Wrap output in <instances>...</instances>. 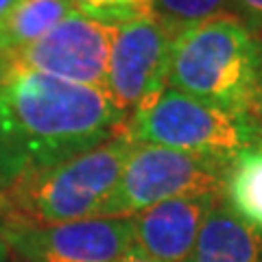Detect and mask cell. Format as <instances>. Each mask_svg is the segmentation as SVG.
Segmentation results:
<instances>
[{
    "label": "cell",
    "mask_w": 262,
    "mask_h": 262,
    "mask_svg": "<svg viewBox=\"0 0 262 262\" xmlns=\"http://www.w3.org/2000/svg\"><path fill=\"white\" fill-rule=\"evenodd\" d=\"M125 114L107 90L77 85L5 59L0 63V186L103 144L125 127Z\"/></svg>",
    "instance_id": "1"
},
{
    "label": "cell",
    "mask_w": 262,
    "mask_h": 262,
    "mask_svg": "<svg viewBox=\"0 0 262 262\" xmlns=\"http://www.w3.org/2000/svg\"><path fill=\"white\" fill-rule=\"evenodd\" d=\"M134 144L122 127L110 140L77 158L3 184L0 238L101 216Z\"/></svg>",
    "instance_id": "2"
},
{
    "label": "cell",
    "mask_w": 262,
    "mask_h": 262,
    "mask_svg": "<svg viewBox=\"0 0 262 262\" xmlns=\"http://www.w3.org/2000/svg\"><path fill=\"white\" fill-rule=\"evenodd\" d=\"M258 39L232 13L216 15L173 37L168 88L253 118Z\"/></svg>",
    "instance_id": "3"
},
{
    "label": "cell",
    "mask_w": 262,
    "mask_h": 262,
    "mask_svg": "<svg viewBox=\"0 0 262 262\" xmlns=\"http://www.w3.org/2000/svg\"><path fill=\"white\" fill-rule=\"evenodd\" d=\"M125 131L134 142L227 162L262 140V127L256 118L216 107L173 88H164L138 105L125 122Z\"/></svg>",
    "instance_id": "4"
},
{
    "label": "cell",
    "mask_w": 262,
    "mask_h": 262,
    "mask_svg": "<svg viewBox=\"0 0 262 262\" xmlns=\"http://www.w3.org/2000/svg\"><path fill=\"white\" fill-rule=\"evenodd\" d=\"M229 162L136 142L101 216H134L182 196H223Z\"/></svg>",
    "instance_id": "5"
},
{
    "label": "cell",
    "mask_w": 262,
    "mask_h": 262,
    "mask_svg": "<svg viewBox=\"0 0 262 262\" xmlns=\"http://www.w3.org/2000/svg\"><path fill=\"white\" fill-rule=\"evenodd\" d=\"M116 27L72 11L9 61L77 85L107 90Z\"/></svg>",
    "instance_id": "6"
},
{
    "label": "cell",
    "mask_w": 262,
    "mask_h": 262,
    "mask_svg": "<svg viewBox=\"0 0 262 262\" xmlns=\"http://www.w3.org/2000/svg\"><path fill=\"white\" fill-rule=\"evenodd\" d=\"M173 37L175 33H170L155 15L116 27L107 92L125 112L136 110L168 88Z\"/></svg>",
    "instance_id": "7"
},
{
    "label": "cell",
    "mask_w": 262,
    "mask_h": 262,
    "mask_svg": "<svg viewBox=\"0 0 262 262\" xmlns=\"http://www.w3.org/2000/svg\"><path fill=\"white\" fill-rule=\"evenodd\" d=\"M33 262H118L136 251L131 216H94L7 238Z\"/></svg>",
    "instance_id": "8"
},
{
    "label": "cell",
    "mask_w": 262,
    "mask_h": 262,
    "mask_svg": "<svg viewBox=\"0 0 262 262\" xmlns=\"http://www.w3.org/2000/svg\"><path fill=\"white\" fill-rule=\"evenodd\" d=\"M221 196H182L131 216L136 251L158 262H184Z\"/></svg>",
    "instance_id": "9"
},
{
    "label": "cell",
    "mask_w": 262,
    "mask_h": 262,
    "mask_svg": "<svg viewBox=\"0 0 262 262\" xmlns=\"http://www.w3.org/2000/svg\"><path fill=\"white\" fill-rule=\"evenodd\" d=\"M184 262H262V234L219 201Z\"/></svg>",
    "instance_id": "10"
},
{
    "label": "cell",
    "mask_w": 262,
    "mask_h": 262,
    "mask_svg": "<svg viewBox=\"0 0 262 262\" xmlns=\"http://www.w3.org/2000/svg\"><path fill=\"white\" fill-rule=\"evenodd\" d=\"M72 11L70 0H22L0 27V57H15Z\"/></svg>",
    "instance_id": "11"
},
{
    "label": "cell",
    "mask_w": 262,
    "mask_h": 262,
    "mask_svg": "<svg viewBox=\"0 0 262 262\" xmlns=\"http://www.w3.org/2000/svg\"><path fill=\"white\" fill-rule=\"evenodd\" d=\"M223 194L229 210L262 234V140L229 162Z\"/></svg>",
    "instance_id": "12"
},
{
    "label": "cell",
    "mask_w": 262,
    "mask_h": 262,
    "mask_svg": "<svg viewBox=\"0 0 262 262\" xmlns=\"http://www.w3.org/2000/svg\"><path fill=\"white\" fill-rule=\"evenodd\" d=\"M153 11L170 33L212 20L232 9V0H151Z\"/></svg>",
    "instance_id": "13"
},
{
    "label": "cell",
    "mask_w": 262,
    "mask_h": 262,
    "mask_svg": "<svg viewBox=\"0 0 262 262\" xmlns=\"http://www.w3.org/2000/svg\"><path fill=\"white\" fill-rule=\"evenodd\" d=\"M70 3L75 11L112 27L155 15L151 0H70Z\"/></svg>",
    "instance_id": "14"
},
{
    "label": "cell",
    "mask_w": 262,
    "mask_h": 262,
    "mask_svg": "<svg viewBox=\"0 0 262 262\" xmlns=\"http://www.w3.org/2000/svg\"><path fill=\"white\" fill-rule=\"evenodd\" d=\"M229 11L256 37L262 35V0H232V9Z\"/></svg>",
    "instance_id": "15"
},
{
    "label": "cell",
    "mask_w": 262,
    "mask_h": 262,
    "mask_svg": "<svg viewBox=\"0 0 262 262\" xmlns=\"http://www.w3.org/2000/svg\"><path fill=\"white\" fill-rule=\"evenodd\" d=\"M258 39V77H256V101H253V118L262 120V39Z\"/></svg>",
    "instance_id": "16"
},
{
    "label": "cell",
    "mask_w": 262,
    "mask_h": 262,
    "mask_svg": "<svg viewBox=\"0 0 262 262\" xmlns=\"http://www.w3.org/2000/svg\"><path fill=\"white\" fill-rule=\"evenodd\" d=\"M22 3V0H0V27L7 22V18L13 13V9Z\"/></svg>",
    "instance_id": "17"
},
{
    "label": "cell",
    "mask_w": 262,
    "mask_h": 262,
    "mask_svg": "<svg viewBox=\"0 0 262 262\" xmlns=\"http://www.w3.org/2000/svg\"><path fill=\"white\" fill-rule=\"evenodd\" d=\"M118 262H158V260H151V258H146V256H142L140 251H131V253H127L122 260H118Z\"/></svg>",
    "instance_id": "18"
},
{
    "label": "cell",
    "mask_w": 262,
    "mask_h": 262,
    "mask_svg": "<svg viewBox=\"0 0 262 262\" xmlns=\"http://www.w3.org/2000/svg\"><path fill=\"white\" fill-rule=\"evenodd\" d=\"M260 39H262V35H260Z\"/></svg>",
    "instance_id": "19"
}]
</instances>
